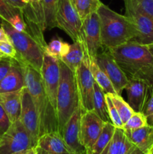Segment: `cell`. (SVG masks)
Returning <instances> with one entry per match:
<instances>
[{"label":"cell","instance_id":"obj_18","mask_svg":"<svg viewBox=\"0 0 153 154\" xmlns=\"http://www.w3.org/2000/svg\"><path fill=\"white\" fill-rule=\"evenodd\" d=\"M25 87L22 66L16 59H14L10 71L0 82V93L17 91Z\"/></svg>","mask_w":153,"mask_h":154},{"label":"cell","instance_id":"obj_35","mask_svg":"<svg viewBox=\"0 0 153 154\" xmlns=\"http://www.w3.org/2000/svg\"><path fill=\"white\" fill-rule=\"evenodd\" d=\"M142 113L146 117L148 124L153 126V87L150 90Z\"/></svg>","mask_w":153,"mask_h":154},{"label":"cell","instance_id":"obj_41","mask_svg":"<svg viewBox=\"0 0 153 154\" xmlns=\"http://www.w3.org/2000/svg\"><path fill=\"white\" fill-rule=\"evenodd\" d=\"M8 41H10L9 37L4 29L1 26L0 27V42H8Z\"/></svg>","mask_w":153,"mask_h":154},{"label":"cell","instance_id":"obj_25","mask_svg":"<svg viewBox=\"0 0 153 154\" xmlns=\"http://www.w3.org/2000/svg\"><path fill=\"white\" fill-rule=\"evenodd\" d=\"M93 106H94V111L102 120L106 123L110 122L106 99H105V93L95 81L94 84Z\"/></svg>","mask_w":153,"mask_h":154},{"label":"cell","instance_id":"obj_47","mask_svg":"<svg viewBox=\"0 0 153 154\" xmlns=\"http://www.w3.org/2000/svg\"><path fill=\"white\" fill-rule=\"evenodd\" d=\"M149 154H153V147H152V150H151V151H150Z\"/></svg>","mask_w":153,"mask_h":154},{"label":"cell","instance_id":"obj_8","mask_svg":"<svg viewBox=\"0 0 153 154\" xmlns=\"http://www.w3.org/2000/svg\"><path fill=\"white\" fill-rule=\"evenodd\" d=\"M32 146L31 138L20 120L11 123L7 132L0 138V154H12Z\"/></svg>","mask_w":153,"mask_h":154},{"label":"cell","instance_id":"obj_2","mask_svg":"<svg viewBox=\"0 0 153 154\" xmlns=\"http://www.w3.org/2000/svg\"><path fill=\"white\" fill-rule=\"evenodd\" d=\"M19 63L23 71L25 86L31 95L37 111L40 137L49 132H58L56 111L46 95L40 72L26 63L22 62Z\"/></svg>","mask_w":153,"mask_h":154},{"label":"cell","instance_id":"obj_6","mask_svg":"<svg viewBox=\"0 0 153 154\" xmlns=\"http://www.w3.org/2000/svg\"><path fill=\"white\" fill-rule=\"evenodd\" d=\"M81 112L93 111L94 80L90 69V59L87 54L74 74Z\"/></svg>","mask_w":153,"mask_h":154},{"label":"cell","instance_id":"obj_24","mask_svg":"<svg viewBox=\"0 0 153 154\" xmlns=\"http://www.w3.org/2000/svg\"><path fill=\"white\" fill-rule=\"evenodd\" d=\"M115 129L116 127L112 124V123L107 122L105 123L94 145L89 150H87L86 154H101L112 138Z\"/></svg>","mask_w":153,"mask_h":154},{"label":"cell","instance_id":"obj_28","mask_svg":"<svg viewBox=\"0 0 153 154\" xmlns=\"http://www.w3.org/2000/svg\"><path fill=\"white\" fill-rule=\"evenodd\" d=\"M70 45L68 43L64 42L61 38L56 36L50 43L46 44L44 53L60 60L67 54Z\"/></svg>","mask_w":153,"mask_h":154},{"label":"cell","instance_id":"obj_43","mask_svg":"<svg viewBox=\"0 0 153 154\" xmlns=\"http://www.w3.org/2000/svg\"><path fill=\"white\" fill-rule=\"evenodd\" d=\"M126 154H146V153H144L143 151L140 150V149L138 148L137 147H136L135 145H134L133 147L130 148V150H129Z\"/></svg>","mask_w":153,"mask_h":154},{"label":"cell","instance_id":"obj_39","mask_svg":"<svg viewBox=\"0 0 153 154\" xmlns=\"http://www.w3.org/2000/svg\"><path fill=\"white\" fill-rule=\"evenodd\" d=\"M0 51L6 57L14 59L16 58V51L10 41L0 42Z\"/></svg>","mask_w":153,"mask_h":154},{"label":"cell","instance_id":"obj_21","mask_svg":"<svg viewBox=\"0 0 153 154\" xmlns=\"http://www.w3.org/2000/svg\"><path fill=\"white\" fill-rule=\"evenodd\" d=\"M130 142L146 154H149L153 147V126L146 125L131 131H125Z\"/></svg>","mask_w":153,"mask_h":154},{"label":"cell","instance_id":"obj_13","mask_svg":"<svg viewBox=\"0 0 153 154\" xmlns=\"http://www.w3.org/2000/svg\"><path fill=\"white\" fill-rule=\"evenodd\" d=\"M102 49V52L97 54L94 60L111 81L117 94L121 95L128 82V78L117 64L109 49L104 47Z\"/></svg>","mask_w":153,"mask_h":154},{"label":"cell","instance_id":"obj_9","mask_svg":"<svg viewBox=\"0 0 153 154\" xmlns=\"http://www.w3.org/2000/svg\"><path fill=\"white\" fill-rule=\"evenodd\" d=\"M125 16L136 29L137 36L135 42L141 44H153V19L147 16L136 6L133 0H123Z\"/></svg>","mask_w":153,"mask_h":154},{"label":"cell","instance_id":"obj_10","mask_svg":"<svg viewBox=\"0 0 153 154\" xmlns=\"http://www.w3.org/2000/svg\"><path fill=\"white\" fill-rule=\"evenodd\" d=\"M22 2L26 5L22 11L27 24V29L46 48V43L44 38L46 26L43 0H22Z\"/></svg>","mask_w":153,"mask_h":154},{"label":"cell","instance_id":"obj_37","mask_svg":"<svg viewBox=\"0 0 153 154\" xmlns=\"http://www.w3.org/2000/svg\"><path fill=\"white\" fill-rule=\"evenodd\" d=\"M11 123L8 114L0 105V138L7 132Z\"/></svg>","mask_w":153,"mask_h":154},{"label":"cell","instance_id":"obj_5","mask_svg":"<svg viewBox=\"0 0 153 154\" xmlns=\"http://www.w3.org/2000/svg\"><path fill=\"white\" fill-rule=\"evenodd\" d=\"M60 79L56 97V114L58 132L62 133L64 125L79 105L74 73L59 60Z\"/></svg>","mask_w":153,"mask_h":154},{"label":"cell","instance_id":"obj_42","mask_svg":"<svg viewBox=\"0 0 153 154\" xmlns=\"http://www.w3.org/2000/svg\"><path fill=\"white\" fill-rule=\"evenodd\" d=\"M12 154H36V147H31V148L26 149V150L16 152V153H12Z\"/></svg>","mask_w":153,"mask_h":154},{"label":"cell","instance_id":"obj_30","mask_svg":"<svg viewBox=\"0 0 153 154\" xmlns=\"http://www.w3.org/2000/svg\"><path fill=\"white\" fill-rule=\"evenodd\" d=\"M109 94L117 111H118V114H119L120 117H121L122 121L124 124L129 120V118L131 117L132 114L134 113V111L132 109L131 107L129 105V104L127 102H125L124 99L122 97L121 95H118L117 93H115V94L109 93Z\"/></svg>","mask_w":153,"mask_h":154},{"label":"cell","instance_id":"obj_31","mask_svg":"<svg viewBox=\"0 0 153 154\" xmlns=\"http://www.w3.org/2000/svg\"><path fill=\"white\" fill-rule=\"evenodd\" d=\"M148 124L146 116L142 112H135L132 114L129 120L124 124V131H131L143 127Z\"/></svg>","mask_w":153,"mask_h":154},{"label":"cell","instance_id":"obj_1","mask_svg":"<svg viewBox=\"0 0 153 154\" xmlns=\"http://www.w3.org/2000/svg\"><path fill=\"white\" fill-rule=\"evenodd\" d=\"M109 51L128 79L142 80L152 88L153 44L131 41Z\"/></svg>","mask_w":153,"mask_h":154},{"label":"cell","instance_id":"obj_36","mask_svg":"<svg viewBox=\"0 0 153 154\" xmlns=\"http://www.w3.org/2000/svg\"><path fill=\"white\" fill-rule=\"evenodd\" d=\"M138 8L153 19V0H133Z\"/></svg>","mask_w":153,"mask_h":154},{"label":"cell","instance_id":"obj_17","mask_svg":"<svg viewBox=\"0 0 153 154\" xmlns=\"http://www.w3.org/2000/svg\"><path fill=\"white\" fill-rule=\"evenodd\" d=\"M151 89L150 86L142 80L128 79L124 90L127 93L128 103L134 111L142 112Z\"/></svg>","mask_w":153,"mask_h":154},{"label":"cell","instance_id":"obj_19","mask_svg":"<svg viewBox=\"0 0 153 154\" xmlns=\"http://www.w3.org/2000/svg\"><path fill=\"white\" fill-rule=\"evenodd\" d=\"M37 146L52 154H74L58 132H49L41 135Z\"/></svg>","mask_w":153,"mask_h":154},{"label":"cell","instance_id":"obj_3","mask_svg":"<svg viewBox=\"0 0 153 154\" xmlns=\"http://www.w3.org/2000/svg\"><path fill=\"white\" fill-rule=\"evenodd\" d=\"M100 21V39L104 48L119 46L128 42H135L136 29L125 15L120 14L101 3L97 11Z\"/></svg>","mask_w":153,"mask_h":154},{"label":"cell","instance_id":"obj_11","mask_svg":"<svg viewBox=\"0 0 153 154\" xmlns=\"http://www.w3.org/2000/svg\"><path fill=\"white\" fill-rule=\"evenodd\" d=\"M81 39L90 60L95 59L100 49L103 48L100 39V21L97 11L88 15L82 20Z\"/></svg>","mask_w":153,"mask_h":154},{"label":"cell","instance_id":"obj_7","mask_svg":"<svg viewBox=\"0 0 153 154\" xmlns=\"http://www.w3.org/2000/svg\"><path fill=\"white\" fill-rule=\"evenodd\" d=\"M82 23V20L70 0H59L56 16V27L64 31L74 42H82L80 32Z\"/></svg>","mask_w":153,"mask_h":154},{"label":"cell","instance_id":"obj_45","mask_svg":"<svg viewBox=\"0 0 153 154\" xmlns=\"http://www.w3.org/2000/svg\"><path fill=\"white\" fill-rule=\"evenodd\" d=\"M6 57L5 55H4V54H2V53L1 52V51H0V59L1 58H3V57Z\"/></svg>","mask_w":153,"mask_h":154},{"label":"cell","instance_id":"obj_46","mask_svg":"<svg viewBox=\"0 0 153 154\" xmlns=\"http://www.w3.org/2000/svg\"><path fill=\"white\" fill-rule=\"evenodd\" d=\"M3 20H3L2 18L1 17H0V25H1V23H2Z\"/></svg>","mask_w":153,"mask_h":154},{"label":"cell","instance_id":"obj_16","mask_svg":"<svg viewBox=\"0 0 153 154\" xmlns=\"http://www.w3.org/2000/svg\"><path fill=\"white\" fill-rule=\"evenodd\" d=\"M80 118L81 109L79 105L60 134L74 154H86V149L80 138Z\"/></svg>","mask_w":153,"mask_h":154},{"label":"cell","instance_id":"obj_27","mask_svg":"<svg viewBox=\"0 0 153 154\" xmlns=\"http://www.w3.org/2000/svg\"><path fill=\"white\" fill-rule=\"evenodd\" d=\"M70 2L82 21L89 14L97 11L102 3L100 0H70Z\"/></svg>","mask_w":153,"mask_h":154},{"label":"cell","instance_id":"obj_44","mask_svg":"<svg viewBox=\"0 0 153 154\" xmlns=\"http://www.w3.org/2000/svg\"><path fill=\"white\" fill-rule=\"evenodd\" d=\"M36 154H52L50 152L46 151V150H44V149L40 148L39 147H36Z\"/></svg>","mask_w":153,"mask_h":154},{"label":"cell","instance_id":"obj_23","mask_svg":"<svg viewBox=\"0 0 153 154\" xmlns=\"http://www.w3.org/2000/svg\"><path fill=\"white\" fill-rule=\"evenodd\" d=\"M86 54V52L82 42H75L70 45L68 53L60 60L75 74L77 68L83 60Z\"/></svg>","mask_w":153,"mask_h":154},{"label":"cell","instance_id":"obj_34","mask_svg":"<svg viewBox=\"0 0 153 154\" xmlns=\"http://www.w3.org/2000/svg\"><path fill=\"white\" fill-rule=\"evenodd\" d=\"M8 23L16 31L20 32H24L27 31V24L24 19L22 12L15 14L13 17L10 18Z\"/></svg>","mask_w":153,"mask_h":154},{"label":"cell","instance_id":"obj_12","mask_svg":"<svg viewBox=\"0 0 153 154\" xmlns=\"http://www.w3.org/2000/svg\"><path fill=\"white\" fill-rule=\"evenodd\" d=\"M40 73L46 95L56 111L57 91L60 79L59 60L44 53Z\"/></svg>","mask_w":153,"mask_h":154},{"label":"cell","instance_id":"obj_40","mask_svg":"<svg viewBox=\"0 0 153 154\" xmlns=\"http://www.w3.org/2000/svg\"><path fill=\"white\" fill-rule=\"evenodd\" d=\"M8 2L10 3L12 6L20 9L21 11L25 8L26 5L22 2V0H7Z\"/></svg>","mask_w":153,"mask_h":154},{"label":"cell","instance_id":"obj_33","mask_svg":"<svg viewBox=\"0 0 153 154\" xmlns=\"http://www.w3.org/2000/svg\"><path fill=\"white\" fill-rule=\"evenodd\" d=\"M22 12L20 9L12 6L7 0H0V17L8 22L15 14Z\"/></svg>","mask_w":153,"mask_h":154},{"label":"cell","instance_id":"obj_15","mask_svg":"<svg viewBox=\"0 0 153 154\" xmlns=\"http://www.w3.org/2000/svg\"><path fill=\"white\" fill-rule=\"evenodd\" d=\"M105 123L106 122L102 120L94 110L81 112L80 138L86 153L94 145Z\"/></svg>","mask_w":153,"mask_h":154},{"label":"cell","instance_id":"obj_38","mask_svg":"<svg viewBox=\"0 0 153 154\" xmlns=\"http://www.w3.org/2000/svg\"><path fill=\"white\" fill-rule=\"evenodd\" d=\"M14 58L4 57L0 59V82L6 76L11 67Z\"/></svg>","mask_w":153,"mask_h":154},{"label":"cell","instance_id":"obj_22","mask_svg":"<svg viewBox=\"0 0 153 154\" xmlns=\"http://www.w3.org/2000/svg\"><path fill=\"white\" fill-rule=\"evenodd\" d=\"M133 146L124 129L116 128L112 138L101 154H126Z\"/></svg>","mask_w":153,"mask_h":154},{"label":"cell","instance_id":"obj_4","mask_svg":"<svg viewBox=\"0 0 153 154\" xmlns=\"http://www.w3.org/2000/svg\"><path fill=\"white\" fill-rule=\"evenodd\" d=\"M1 26L4 29L16 51V60L25 63L40 72L42 67L45 47L27 29L26 32L16 31L8 22L3 20Z\"/></svg>","mask_w":153,"mask_h":154},{"label":"cell","instance_id":"obj_32","mask_svg":"<svg viewBox=\"0 0 153 154\" xmlns=\"http://www.w3.org/2000/svg\"><path fill=\"white\" fill-rule=\"evenodd\" d=\"M105 99H106V106H107L108 114H109L110 122L116 128H122V129H123L124 123L122 121L121 117H120L119 114H118L109 93L105 94Z\"/></svg>","mask_w":153,"mask_h":154},{"label":"cell","instance_id":"obj_26","mask_svg":"<svg viewBox=\"0 0 153 154\" xmlns=\"http://www.w3.org/2000/svg\"><path fill=\"white\" fill-rule=\"evenodd\" d=\"M90 69H91V72L94 81L98 84L99 87L102 89L105 94H106V93H111V94L116 93L111 81H110L106 74L99 68L94 60H90Z\"/></svg>","mask_w":153,"mask_h":154},{"label":"cell","instance_id":"obj_29","mask_svg":"<svg viewBox=\"0 0 153 154\" xmlns=\"http://www.w3.org/2000/svg\"><path fill=\"white\" fill-rule=\"evenodd\" d=\"M59 0H43L45 26L46 29H51L56 26V16Z\"/></svg>","mask_w":153,"mask_h":154},{"label":"cell","instance_id":"obj_14","mask_svg":"<svg viewBox=\"0 0 153 154\" xmlns=\"http://www.w3.org/2000/svg\"><path fill=\"white\" fill-rule=\"evenodd\" d=\"M22 106L20 120L23 124L31 138L33 147H37L38 141L40 138L38 117L32 99L26 87L22 91Z\"/></svg>","mask_w":153,"mask_h":154},{"label":"cell","instance_id":"obj_20","mask_svg":"<svg viewBox=\"0 0 153 154\" xmlns=\"http://www.w3.org/2000/svg\"><path fill=\"white\" fill-rule=\"evenodd\" d=\"M22 91V89L17 91L0 93V105L8 114L11 123L19 120L20 117Z\"/></svg>","mask_w":153,"mask_h":154}]
</instances>
